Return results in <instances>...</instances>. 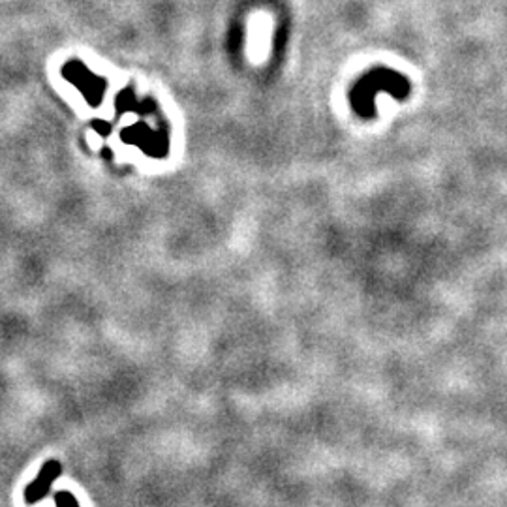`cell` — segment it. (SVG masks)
I'll use <instances>...</instances> for the list:
<instances>
[{
    "label": "cell",
    "instance_id": "6da1fadb",
    "mask_svg": "<svg viewBox=\"0 0 507 507\" xmlns=\"http://www.w3.org/2000/svg\"><path fill=\"white\" fill-rule=\"evenodd\" d=\"M58 476H60V464H58L57 460H49L48 464L42 468V471L38 474L36 479H34L31 485L26 486V491H25L26 502L28 503L40 502V500H42L46 494H48L49 489H51V485H53V481H55Z\"/></svg>",
    "mask_w": 507,
    "mask_h": 507
},
{
    "label": "cell",
    "instance_id": "7a4b0ae2",
    "mask_svg": "<svg viewBox=\"0 0 507 507\" xmlns=\"http://www.w3.org/2000/svg\"><path fill=\"white\" fill-rule=\"evenodd\" d=\"M55 502H57V507H79L75 498L70 492H57L55 494Z\"/></svg>",
    "mask_w": 507,
    "mask_h": 507
}]
</instances>
